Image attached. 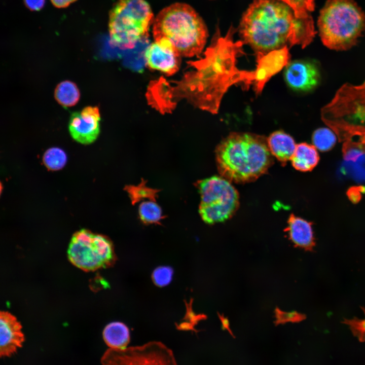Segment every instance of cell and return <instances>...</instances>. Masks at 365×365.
Instances as JSON below:
<instances>
[{
  "instance_id": "obj_26",
  "label": "cell",
  "mask_w": 365,
  "mask_h": 365,
  "mask_svg": "<svg viewBox=\"0 0 365 365\" xmlns=\"http://www.w3.org/2000/svg\"><path fill=\"white\" fill-rule=\"evenodd\" d=\"M173 271L168 266H160L156 268L152 273V279L155 285L159 287L165 286L172 280Z\"/></svg>"
},
{
  "instance_id": "obj_2",
  "label": "cell",
  "mask_w": 365,
  "mask_h": 365,
  "mask_svg": "<svg viewBox=\"0 0 365 365\" xmlns=\"http://www.w3.org/2000/svg\"><path fill=\"white\" fill-rule=\"evenodd\" d=\"M239 30L244 43L257 54H267L288 44L301 45L309 33V20L295 17L279 0H254L243 13Z\"/></svg>"
},
{
  "instance_id": "obj_7",
  "label": "cell",
  "mask_w": 365,
  "mask_h": 365,
  "mask_svg": "<svg viewBox=\"0 0 365 365\" xmlns=\"http://www.w3.org/2000/svg\"><path fill=\"white\" fill-rule=\"evenodd\" d=\"M155 19L145 0H119L110 13L108 29L111 43L122 49H131L147 40Z\"/></svg>"
},
{
  "instance_id": "obj_22",
  "label": "cell",
  "mask_w": 365,
  "mask_h": 365,
  "mask_svg": "<svg viewBox=\"0 0 365 365\" xmlns=\"http://www.w3.org/2000/svg\"><path fill=\"white\" fill-rule=\"evenodd\" d=\"M138 214L141 220L145 223H157L162 217L161 207L153 200L141 202L139 205Z\"/></svg>"
},
{
  "instance_id": "obj_21",
  "label": "cell",
  "mask_w": 365,
  "mask_h": 365,
  "mask_svg": "<svg viewBox=\"0 0 365 365\" xmlns=\"http://www.w3.org/2000/svg\"><path fill=\"white\" fill-rule=\"evenodd\" d=\"M67 157L65 152L57 147L49 148L44 153L43 161L45 166L51 170H58L64 167Z\"/></svg>"
},
{
  "instance_id": "obj_27",
  "label": "cell",
  "mask_w": 365,
  "mask_h": 365,
  "mask_svg": "<svg viewBox=\"0 0 365 365\" xmlns=\"http://www.w3.org/2000/svg\"><path fill=\"white\" fill-rule=\"evenodd\" d=\"M275 316L277 323H284L287 321L297 322L305 318V316L304 314L297 312H283L278 309L276 310Z\"/></svg>"
},
{
  "instance_id": "obj_25",
  "label": "cell",
  "mask_w": 365,
  "mask_h": 365,
  "mask_svg": "<svg viewBox=\"0 0 365 365\" xmlns=\"http://www.w3.org/2000/svg\"><path fill=\"white\" fill-rule=\"evenodd\" d=\"M361 308L364 314V318H344L342 322L349 326L353 335L356 337L360 342H365V308L361 307Z\"/></svg>"
},
{
  "instance_id": "obj_30",
  "label": "cell",
  "mask_w": 365,
  "mask_h": 365,
  "mask_svg": "<svg viewBox=\"0 0 365 365\" xmlns=\"http://www.w3.org/2000/svg\"><path fill=\"white\" fill-rule=\"evenodd\" d=\"M220 319L221 321L222 328L224 330H228L229 332H231L230 330V323L228 319L224 316L219 315Z\"/></svg>"
},
{
  "instance_id": "obj_3",
  "label": "cell",
  "mask_w": 365,
  "mask_h": 365,
  "mask_svg": "<svg viewBox=\"0 0 365 365\" xmlns=\"http://www.w3.org/2000/svg\"><path fill=\"white\" fill-rule=\"evenodd\" d=\"M215 157L221 176L237 183L256 180L273 162L267 139L250 133L229 134L216 147Z\"/></svg>"
},
{
  "instance_id": "obj_8",
  "label": "cell",
  "mask_w": 365,
  "mask_h": 365,
  "mask_svg": "<svg viewBox=\"0 0 365 365\" xmlns=\"http://www.w3.org/2000/svg\"><path fill=\"white\" fill-rule=\"evenodd\" d=\"M201 197L199 212L208 224L224 222L235 213L239 205L237 190L223 176H213L199 181Z\"/></svg>"
},
{
  "instance_id": "obj_10",
  "label": "cell",
  "mask_w": 365,
  "mask_h": 365,
  "mask_svg": "<svg viewBox=\"0 0 365 365\" xmlns=\"http://www.w3.org/2000/svg\"><path fill=\"white\" fill-rule=\"evenodd\" d=\"M101 361L103 364H176L172 351L158 342L123 349L110 348Z\"/></svg>"
},
{
  "instance_id": "obj_4",
  "label": "cell",
  "mask_w": 365,
  "mask_h": 365,
  "mask_svg": "<svg viewBox=\"0 0 365 365\" xmlns=\"http://www.w3.org/2000/svg\"><path fill=\"white\" fill-rule=\"evenodd\" d=\"M154 40L168 39L181 56L200 55L206 44L208 32L199 14L188 4L176 3L163 9L153 24Z\"/></svg>"
},
{
  "instance_id": "obj_11",
  "label": "cell",
  "mask_w": 365,
  "mask_h": 365,
  "mask_svg": "<svg viewBox=\"0 0 365 365\" xmlns=\"http://www.w3.org/2000/svg\"><path fill=\"white\" fill-rule=\"evenodd\" d=\"M181 55L173 44L167 39L155 40L145 49L144 59L150 69L171 76L179 69Z\"/></svg>"
},
{
  "instance_id": "obj_12",
  "label": "cell",
  "mask_w": 365,
  "mask_h": 365,
  "mask_svg": "<svg viewBox=\"0 0 365 365\" xmlns=\"http://www.w3.org/2000/svg\"><path fill=\"white\" fill-rule=\"evenodd\" d=\"M100 119L97 106H88L72 113L68 124L71 137L83 144L93 143L100 133Z\"/></svg>"
},
{
  "instance_id": "obj_18",
  "label": "cell",
  "mask_w": 365,
  "mask_h": 365,
  "mask_svg": "<svg viewBox=\"0 0 365 365\" xmlns=\"http://www.w3.org/2000/svg\"><path fill=\"white\" fill-rule=\"evenodd\" d=\"M290 160L296 170L306 172L312 170L317 165L319 156L315 147L303 142L297 145Z\"/></svg>"
},
{
  "instance_id": "obj_13",
  "label": "cell",
  "mask_w": 365,
  "mask_h": 365,
  "mask_svg": "<svg viewBox=\"0 0 365 365\" xmlns=\"http://www.w3.org/2000/svg\"><path fill=\"white\" fill-rule=\"evenodd\" d=\"M257 68L253 72V84L257 94L260 93L265 84L289 62L287 46L267 54H257Z\"/></svg>"
},
{
  "instance_id": "obj_28",
  "label": "cell",
  "mask_w": 365,
  "mask_h": 365,
  "mask_svg": "<svg viewBox=\"0 0 365 365\" xmlns=\"http://www.w3.org/2000/svg\"><path fill=\"white\" fill-rule=\"evenodd\" d=\"M26 7L32 11H39L44 6L45 0H24Z\"/></svg>"
},
{
  "instance_id": "obj_24",
  "label": "cell",
  "mask_w": 365,
  "mask_h": 365,
  "mask_svg": "<svg viewBox=\"0 0 365 365\" xmlns=\"http://www.w3.org/2000/svg\"><path fill=\"white\" fill-rule=\"evenodd\" d=\"M287 4L293 11L295 17L303 18L310 15L315 8V0H279Z\"/></svg>"
},
{
  "instance_id": "obj_17",
  "label": "cell",
  "mask_w": 365,
  "mask_h": 365,
  "mask_svg": "<svg viewBox=\"0 0 365 365\" xmlns=\"http://www.w3.org/2000/svg\"><path fill=\"white\" fill-rule=\"evenodd\" d=\"M267 143L272 155L283 165L290 160L297 146L293 138L282 131L271 134L267 138Z\"/></svg>"
},
{
  "instance_id": "obj_20",
  "label": "cell",
  "mask_w": 365,
  "mask_h": 365,
  "mask_svg": "<svg viewBox=\"0 0 365 365\" xmlns=\"http://www.w3.org/2000/svg\"><path fill=\"white\" fill-rule=\"evenodd\" d=\"M57 102L64 107L75 105L79 101L80 92L77 85L70 81L60 82L54 90Z\"/></svg>"
},
{
  "instance_id": "obj_15",
  "label": "cell",
  "mask_w": 365,
  "mask_h": 365,
  "mask_svg": "<svg viewBox=\"0 0 365 365\" xmlns=\"http://www.w3.org/2000/svg\"><path fill=\"white\" fill-rule=\"evenodd\" d=\"M21 325L16 317L6 311L0 313V356H9L21 347L24 341Z\"/></svg>"
},
{
  "instance_id": "obj_23",
  "label": "cell",
  "mask_w": 365,
  "mask_h": 365,
  "mask_svg": "<svg viewBox=\"0 0 365 365\" xmlns=\"http://www.w3.org/2000/svg\"><path fill=\"white\" fill-rule=\"evenodd\" d=\"M312 141L318 150L326 151L331 150L335 145L336 137L329 129L321 128L313 132Z\"/></svg>"
},
{
  "instance_id": "obj_9",
  "label": "cell",
  "mask_w": 365,
  "mask_h": 365,
  "mask_svg": "<svg viewBox=\"0 0 365 365\" xmlns=\"http://www.w3.org/2000/svg\"><path fill=\"white\" fill-rule=\"evenodd\" d=\"M67 256L74 265L85 271L106 268L115 261L114 248L110 240L86 229L80 230L73 235Z\"/></svg>"
},
{
  "instance_id": "obj_16",
  "label": "cell",
  "mask_w": 365,
  "mask_h": 365,
  "mask_svg": "<svg viewBox=\"0 0 365 365\" xmlns=\"http://www.w3.org/2000/svg\"><path fill=\"white\" fill-rule=\"evenodd\" d=\"M284 231L295 246L312 250L315 243L311 223L291 214Z\"/></svg>"
},
{
  "instance_id": "obj_5",
  "label": "cell",
  "mask_w": 365,
  "mask_h": 365,
  "mask_svg": "<svg viewBox=\"0 0 365 365\" xmlns=\"http://www.w3.org/2000/svg\"><path fill=\"white\" fill-rule=\"evenodd\" d=\"M317 26L324 45L346 50L365 31V14L353 0H328L320 10Z\"/></svg>"
},
{
  "instance_id": "obj_19",
  "label": "cell",
  "mask_w": 365,
  "mask_h": 365,
  "mask_svg": "<svg viewBox=\"0 0 365 365\" xmlns=\"http://www.w3.org/2000/svg\"><path fill=\"white\" fill-rule=\"evenodd\" d=\"M103 338L110 348L123 349L129 342L130 333L127 326L120 322L108 324L102 333Z\"/></svg>"
},
{
  "instance_id": "obj_29",
  "label": "cell",
  "mask_w": 365,
  "mask_h": 365,
  "mask_svg": "<svg viewBox=\"0 0 365 365\" xmlns=\"http://www.w3.org/2000/svg\"><path fill=\"white\" fill-rule=\"evenodd\" d=\"M53 5L57 8H65L76 0H51Z\"/></svg>"
},
{
  "instance_id": "obj_1",
  "label": "cell",
  "mask_w": 365,
  "mask_h": 365,
  "mask_svg": "<svg viewBox=\"0 0 365 365\" xmlns=\"http://www.w3.org/2000/svg\"><path fill=\"white\" fill-rule=\"evenodd\" d=\"M214 36L204 57L188 65L192 69L178 81L170 84L171 98L176 103L182 99L212 114L218 112L221 100L229 88L238 83L246 87L249 71L236 67L237 57L243 54V42L234 43V28L222 37Z\"/></svg>"
},
{
  "instance_id": "obj_6",
  "label": "cell",
  "mask_w": 365,
  "mask_h": 365,
  "mask_svg": "<svg viewBox=\"0 0 365 365\" xmlns=\"http://www.w3.org/2000/svg\"><path fill=\"white\" fill-rule=\"evenodd\" d=\"M321 117L336 133L340 142L365 138V81L358 86L343 85L321 109Z\"/></svg>"
},
{
  "instance_id": "obj_14",
  "label": "cell",
  "mask_w": 365,
  "mask_h": 365,
  "mask_svg": "<svg viewBox=\"0 0 365 365\" xmlns=\"http://www.w3.org/2000/svg\"><path fill=\"white\" fill-rule=\"evenodd\" d=\"M284 79L288 86L296 91H307L319 83L320 73L316 63L308 60H295L285 66Z\"/></svg>"
}]
</instances>
